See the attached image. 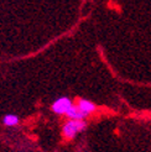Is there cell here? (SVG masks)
Returning <instances> with one entry per match:
<instances>
[{"label":"cell","instance_id":"obj_4","mask_svg":"<svg viewBox=\"0 0 151 152\" xmlns=\"http://www.w3.org/2000/svg\"><path fill=\"white\" fill-rule=\"evenodd\" d=\"M78 108L84 113V114H87V115H89L90 113H93L97 108H95V105L92 103V102H89V100H86V99H81L79 100V103H78Z\"/></svg>","mask_w":151,"mask_h":152},{"label":"cell","instance_id":"obj_3","mask_svg":"<svg viewBox=\"0 0 151 152\" xmlns=\"http://www.w3.org/2000/svg\"><path fill=\"white\" fill-rule=\"evenodd\" d=\"M66 115L68 118H71L72 120H83L86 116H88L87 114H84L78 108V106H72V108L66 113Z\"/></svg>","mask_w":151,"mask_h":152},{"label":"cell","instance_id":"obj_5","mask_svg":"<svg viewBox=\"0 0 151 152\" xmlns=\"http://www.w3.org/2000/svg\"><path fill=\"white\" fill-rule=\"evenodd\" d=\"M3 123L6 125V126H15L19 124V118L16 115H5L4 119H3Z\"/></svg>","mask_w":151,"mask_h":152},{"label":"cell","instance_id":"obj_1","mask_svg":"<svg viewBox=\"0 0 151 152\" xmlns=\"http://www.w3.org/2000/svg\"><path fill=\"white\" fill-rule=\"evenodd\" d=\"M87 124L83 120H71L63 126V135L67 139H73L77 132H81L86 129Z\"/></svg>","mask_w":151,"mask_h":152},{"label":"cell","instance_id":"obj_2","mask_svg":"<svg viewBox=\"0 0 151 152\" xmlns=\"http://www.w3.org/2000/svg\"><path fill=\"white\" fill-rule=\"evenodd\" d=\"M72 106L73 105H72V102H71L70 98L62 96L54 103V105H52V110H54L56 114H59V115H61V114H66Z\"/></svg>","mask_w":151,"mask_h":152}]
</instances>
